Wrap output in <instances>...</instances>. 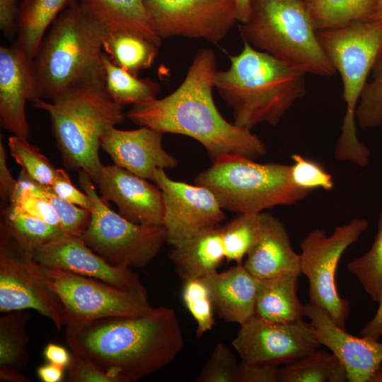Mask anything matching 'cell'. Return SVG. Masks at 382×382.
I'll return each instance as SVG.
<instances>
[{
	"instance_id": "7c38bea8",
	"label": "cell",
	"mask_w": 382,
	"mask_h": 382,
	"mask_svg": "<svg viewBox=\"0 0 382 382\" xmlns=\"http://www.w3.org/2000/svg\"><path fill=\"white\" fill-rule=\"evenodd\" d=\"M33 309L57 330L64 326V307L42 277L33 254L0 238V311Z\"/></svg>"
},
{
	"instance_id": "681fc988",
	"label": "cell",
	"mask_w": 382,
	"mask_h": 382,
	"mask_svg": "<svg viewBox=\"0 0 382 382\" xmlns=\"http://www.w3.org/2000/svg\"><path fill=\"white\" fill-rule=\"evenodd\" d=\"M37 374L43 382H59L63 377L64 368L48 362L37 369Z\"/></svg>"
},
{
	"instance_id": "836d02e7",
	"label": "cell",
	"mask_w": 382,
	"mask_h": 382,
	"mask_svg": "<svg viewBox=\"0 0 382 382\" xmlns=\"http://www.w3.org/2000/svg\"><path fill=\"white\" fill-rule=\"evenodd\" d=\"M347 267L371 299L378 303L382 296V211L371 247L364 255L349 262Z\"/></svg>"
},
{
	"instance_id": "f35d334b",
	"label": "cell",
	"mask_w": 382,
	"mask_h": 382,
	"mask_svg": "<svg viewBox=\"0 0 382 382\" xmlns=\"http://www.w3.org/2000/svg\"><path fill=\"white\" fill-rule=\"evenodd\" d=\"M33 183L40 195L52 205L64 232L81 237L89 224L91 211L62 199L54 192L50 186Z\"/></svg>"
},
{
	"instance_id": "d6a6232c",
	"label": "cell",
	"mask_w": 382,
	"mask_h": 382,
	"mask_svg": "<svg viewBox=\"0 0 382 382\" xmlns=\"http://www.w3.org/2000/svg\"><path fill=\"white\" fill-rule=\"evenodd\" d=\"M261 212L239 214L231 221L221 226V233L227 262L241 264L256 244L260 233Z\"/></svg>"
},
{
	"instance_id": "52a82bcc",
	"label": "cell",
	"mask_w": 382,
	"mask_h": 382,
	"mask_svg": "<svg viewBox=\"0 0 382 382\" xmlns=\"http://www.w3.org/2000/svg\"><path fill=\"white\" fill-rule=\"evenodd\" d=\"M238 30L243 42L294 69L323 76L336 73L303 0H251L250 16Z\"/></svg>"
},
{
	"instance_id": "f546056e",
	"label": "cell",
	"mask_w": 382,
	"mask_h": 382,
	"mask_svg": "<svg viewBox=\"0 0 382 382\" xmlns=\"http://www.w3.org/2000/svg\"><path fill=\"white\" fill-rule=\"evenodd\" d=\"M104 88L115 103L124 106L137 105L155 98L160 85L149 79H141L111 62L104 52Z\"/></svg>"
},
{
	"instance_id": "5bb4252c",
	"label": "cell",
	"mask_w": 382,
	"mask_h": 382,
	"mask_svg": "<svg viewBox=\"0 0 382 382\" xmlns=\"http://www.w3.org/2000/svg\"><path fill=\"white\" fill-rule=\"evenodd\" d=\"M232 345L243 361L279 366L306 356L320 344L303 319L278 322L254 315L240 325Z\"/></svg>"
},
{
	"instance_id": "cb8c5ba5",
	"label": "cell",
	"mask_w": 382,
	"mask_h": 382,
	"mask_svg": "<svg viewBox=\"0 0 382 382\" xmlns=\"http://www.w3.org/2000/svg\"><path fill=\"white\" fill-rule=\"evenodd\" d=\"M170 258L182 280L203 278L217 272L225 258L221 226L205 228L173 246Z\"/></svg>"
},
{
	"instance_id": "b9f144b4",
	"label": "cell",
	"mask_w": 382,
	"mask_h": 382,
	"mask_svg": "<svg viewBox=\"0 0 382 382\" xmlns=\"http://www.w3.org/2000/svg\"><path fill=\"white\" fill-rule=\"evenodd\" d=\"M67 369L68 382H112V379L96 365L73 352Z\"/></svg>"
},
{
	"instance_id": "30bf717a",
	"label": "cell",
	"mask_w": 382,
	"mask_h": 382,
	"mask_svg": "<svg viewBox=\"0 0 382 382\" xmlns=\"http://www.w3.org/2000/svg\"><path fill=\"white\" fill-rule=\"evenodd\" d=\"M39 272L64 307V326L110 316L151 313L145 290H127L102 280L42 266Z\"/></svg>"
},
{
	"instance_id": "3957f363",
	"label": "cell",
	"mask_w": 382,
	"mask_h": 382,
	"mask_svg": "<svg viewBox=\"0 0 382 382\" xmlns=\"http://www.w3.org/2000/svg\"><path fill=\"white\" fill-rule=\"evenodd\" d=\"M243 42L239 54L228 55L229 68L216 71L214 88L232 109L234 125L250 130L262 122L277 125L306 95V74Z\"/></svg>"
},
{
	"instance_id": "7a4b0ae2",
	"label": "cell",
	"mask_w": 382,
	"mask_h": 382,
	"mask_svg": "<svg viewBox=\"0 0 382 382\" xmlns=\"http://www.w3.org/2000/svg\"><path fill=\"white\" fill-rule=\"evenodd\" d=\"M75 352L112 382H135L169 364L184 345L174 309L155 308L146 315L110 316L65 326Z\"/></svg>"
},
{
	"instance_id": "bcb514c9",
	"label": "cell",
	"mask_w": 382,
	"mask_h": 382,
	"mask_svg": "<svg viewBox=\"0 0 382 382\" xmlns=\"http://www.w3.org/2000/svg\"><path fill=\"white\" fill-rule=\"evenodd\" d=\"M18 0H0V28L11 37L17 33L19 4Z\"/></svg>"
},
{
	"instance_id": "6da1fadb",
	"label": "cell",
	"mask_w": 382,
	"mask_h": 382,
	"mask_svg": "<svg viewBox=\"0 0 382 382\" xmlns=\"http://www.w3.org/2000/svg\"><path fill=\"white\" fill-rule=\"evenodd\" d=\"M216 59L213 50L200 48L177 89L163 98L132 105L126 117L163 134H182L197 140L212 162L224 155L255 161L267 154L265 143L250 129L226 121L214 103Z\"/></svg>"
},
{
	"instance_id": "8fae6325",
	"label": "cell",
	"mask_w": 382,
	"mask_h": 382,
	"mask_svg": "<svg viewBox=\"0 0 382 382\" xmlns=\"http://www.w3.org/2000/svg\"><path fill=\"white\" fill-rule=\"evenodd\" d=\"M364 219H354L337 226L329 236L323 228L310 231L300 243L301 273L308 280L310 303L325 310L333 322L345 330L349 302L342 298L335 285V272L344 252L367 229Z\"/></svg>"
},
{
	"instance_id": "4dcf8cb0",
	"label": "cell",
	"mask_w": 382,
	"mask_h": 382,
	"mask_svg": "<svg viewBox=\"0 0 382 382\" xmlns=\"http://www.w3.org/2000/svg\"><path fill=\"white\" fill-rule=\"evenodd\" d=\"M316 30L344 25L359 21L369 20L376 0H303Z\"/></svg>"
},
{
	"instance_id": "f5cc1de1",
	"label": "cell",
	"mask_w": 382,
	"mask_h": 382,
	"mask_svg": "<svg viewBox=\"0 0 382 382\" xmlns=\"http://www.w3.org/2000/svg\"><path fill=\"white\" fill-rule=\"evenodd\" d=\"M369 20L382 21V0H376L374 10Z\"/></svg>"
},
{
	"instance_id": "d590c367",
	"label": "cell",
	"mask_w": 382,
	"mask_h": 382,
	"mask_svg": "<svg viewBox=\"0 0 382 382\" xmlns=\"http://www.w3.org/2000/svg\"><path fill=\"white\" fill-rule=\"evenodd\" d=\"M371 72L372 80L364 86L355 112L363 129L382 126V46Z\"/></svg>"
},
{
	"instance_id": "4fadbf2b",
	"label": "cell",
	"mask_w": 382,
	"mask_h": 382,
	"mask_svg": "<svg viewBox=\"0 0 382 382\" xmlns=\"http://www.w3.org/2000/svg\"><path fill=\"white\" fill-rule=\"evenodd\" d=\"M145 6L162 40L183 37L216 44L237 21L233 0H145Z\"/></svg>"
},
{
	"instance_id": "8992f818",
	"label": "cell",
	"mask_w": 382,
	"mask_h": 382,
	"mask_svg": "<svg viewBox=\"0 0 382 382\" xmlns=\"http://www.w3.org/2000/svg\"><path fill=\"white\" fill-rule=\"evenodd\" d=\"M319 42L341 76L346 112L334 156L365 167L370 153L359 141L356 109L369 74L382 46V21H354L342 26L316 30Z\"/></svg>"
},
{
	"instance_id": "d4e9b609",
	"label": "cell",
	"mask_w": 382,
	"mask_h": 382,
	"mask_svg": "<svg viewBox=\"0 0 382 382\" xmlns=\"http://www.w3.org/2000/svg\"><path fill=\"white\" fill-rule=\"evenodd\" d=\"M300 273L291 272L259 279L255 315L273 321L294 322L303 319L304 304L297 296Z\"/></svg>"
},
{
	"instance_id": "4316f807",
	"label": "cell",
	"mask_w": 382,
	"mask_h": 382,
	"mask_svg": "<svg viewBox=\"0 0 382 382\" xmlns=\"http://www.w3.org/2000/svg\"><path fill=\"white\" fill-rule=\"evenodd\" d=\"M65 234L62 228L7 204L1 208L0 238L33 254L36 250Z\"/></svg>"
},
{
	"instance_id": "d6986e66",
	"label": "cell",
	"mask_w": 382,
	"mask_h": 382,
	"mask_svg": "<svg viewBox=\"0 0 382 382\" xmlns=\"http://www.w3.org/2000/svg\"><path fill=\"white\" fill-rule=\"evenodd\" d=\"M33 60L14 43L0 47V120L1 126L13 135L28 139V101L39 99Z\"/></svg>"
},
{
	"instance_id": "ffe728a7",
	"label": "cell",
	"mask_w": 382,
	"mask_h": 382,
	"mask_svg": "<svg viewBox=\"0 0 382 382\" xmlns=\"http://www.w3.org/2000/svg\"><path fill=\"white\" fill-rule=\"evenodd\" d=\"M163 135L149 127L134 130L112 127L102 136L100 147L115 165L154 182L157 169L173 168L178 164L163 148Z\"/></svg>"
},
{
	"instance_id": "5b68a950",
	"label": "cell",
	"mask_w": 382,
	"mask_h": 382,
	"mask_svg": "<svg viewBox=\"0 0 382 382\" xmlns=\"http://www.w3.org/2000/svg\"><path fill=\"white\" fill-rule=\"evenodd\" d=\"M33 103L50 115L64 165L84 171L93 182L103 165L99 157L101 137L125 121L124 106L111 99L103 83L74 89L53 100L39 98Z\"/></svg>"
},
{
	"instance_id": "60d3db41",
	"label": "cell",
	"mask_w": 382,
	"mask_h": 382,
	"mask_svg": "<svg viewBox=\"0 0 382 382\" xmlns=\"http://www.w3.org/2000/svg\"><path fill=\"white\" fill-rule=\"evenodd\" d=\"M291 178L296 186L311 191L318 188L325 190L333 188L332 176L318 163L297 154L291 155Z\"/></svg>"
},
{
	"instance_id": "83f0119b",
	"label": "cell",
	"mask_w": 382,
	"mask_h": 382,
	"mask_svg": "<svg viewBox=\"0 0 382 382\" xmlns=\"http://www.w3.org/2000/svg\"><path fill=\"white\" fill-rule=\"evenodd\" d=\"M159 47L143 37L124 32L107 33L103 46L112 63L135 76L151 66Z\"/></svg>"
},
{
	"instance_id": "8d00e7d4",
	"label": "cell",
	"mask_w": 382,
	"mask_h": 382,
	"mask_svg": "<svg viewBox=\"0 0 382 382\" xmlns=\"http://www.w3.org/2000/svg\"><path fill=\"white\" fill-rule=\"evenodd\" d=\"M183 302L197 323L196 334L201 337L215 323L214 308L209 286L204 277L183 280Z\"/></svg>"
},
{
	"instance_id": "ee69618b",
	"label": "cell",
	"mask_w": 382,
	"mask_h": 382,
	"mask_svg": "<svg viewBox=\"0 0 382 382\" xmlns=\"http://www.w3.org/2000/svg\"><path fill=\"white\" fill-rule=\"evenodd\" d=\"M279 366L248 363L238 364L236 382H278Z\"/></svg>"
},
{
	"instance_id": "74e56055",
	"label": "cell",
	"mask_w": 382,
	"mask_h": 382,
	"mask_svg": "<svg viewBox=\"0 0 382 382\" xmlns=\"http://www.w3.org/2000/svg\"><path fill=\"white\" fill-rule=\"evenodd\" d=\"M8 204L50 225L62 228L52 205L37 191L33 181L22 171Z\"/></svg>"
},
{
	"instance_id": "277c9868",
	"label": "cell",
	"mask_w": 382,
	"mask_h": 382,
	"mask_svg": "<svg viewBox=\"0 0 382 382\" xmlns=\"http://www.w3.org/2000/svg\"><path fill=\"white\" fill-rule=\"evenodd\" d=\"M106 34L73 0L52 23L33 59L39 98L53 100L74 89L103 83Z\"/></svg>"
},
{
	"instance_id": "ab89813d",
	"label": "cell",
	"mask_w": 382,
	"mask_h": 382,
	"mask_svg": "<svg viewBox=\"0 0 382 382\" xmlns=\"http://www.w3.org/2000/svg\"><path fill=\"white\" fill-rule=\"evenodd\" d=\"M238 364L230 349L222 343L214 347L208 361L195 380L197 382H236Z\"/></svg>"
},
{
	"instance_id": "9c48e42d",
	"label": "cell",
	"mask_w": 382,
	"mask_h": 382,
	"mask_svg": "<svg viewBox=\"0 0 382 382\" xmlns=\"http://www.w3.org/2000/svg\"><path fill=\"white\" fill-rule=\"evenodd\" d=\"M79 172L83 190L93 201L89 224L81 237L83 242L113 266H146L166 242L164 228L136 224L114 212L97 195L88 174Z\"/></svg>"
},
{
	"instance_id": "ba28073f",
	"label": "cell",
	"mask_w": 382,
	"mask_h": 382,
	"mask_svg": "<svg viewBox=\"0 0 382 382\" xmlns=\"http://www.w3.org/2000/svg\"><path fill=\"white\" fill-rule=\"evenodd\" d=\"M195 183L209 190L222 209L238 214L294 204L312 192L293 183L291 166L259 163L236 155L218 158L196 176Z\"/></svg>"
},
{
	"instance_id": "ac0fdd59",
	"label": "cell",
	"mask_w": 382,
	"mask_h": 382,
	"mask_svg": "<svg viewBox=\"0 0 382 382\" xmlns=\"http://www.w3.org/2000/svg\"><path fill=\"white\" fill-rule=\"evenodd\" d=\"M105 202H114L127 220L163 226L164 204L161 189L116 165L101 167L93 180Z\"/></svg>"
},
{
	"instance_id": "44dd1931",
	"label": "cell",
	"mask_w": 382,
	"mask_h": 382,
	"mask_svg": "<svg viewBox=\"0 0 382 382\" xmlns=\"http://www.w3.org/2000/svg\"><path fill=\"white\" fill-rule=\"evenodd\" d=\"M247 256L244 267L259 279L291 272L301 274L299 254L292 248L283 224L270 213L261 212L260 236Z\"/></svg>"
},
{
	"instance_id": "603a6c76",
	"label": "cell",
	"mask_w": 382,
	"mask_h": 382,
	"mask_svg": "<svg viewBox=\"0 0 382 382\" xmlns=\"http://www.w3.org/2000/svg\"><path fill=\"white\" fill-rule=\"evenodd\" d=\"M82 9L107 33L124 32L143 37L158 46L162 39L151 23L145 0H77Z\"/></svg>"
},
{
	"instance_id": "7bdbcfd3",
	"label": "cell",
	"mask_w": 382,
	"mask_h": 382,
	"mask_svg": "<svg viewBox=\"0 0 382 382\" xmlns=\"http://www.w3.org/2000/svg\"><path fill=\"white\" fill-rule=\"evenodd\" d=\"M50 187L54 192L62 199L91 211L93 199L74 186L64 170L57 168L55 179Z\"/></svg>"
},
{
	"instance_id": "db71d44e",
	"label": "cell",
	"mask_w": 382,
	"mask_h": 382,
	"mask_svg": "<svg viewBox=\"0 0 382 382\" xmlns=\"http://www.w3.org/2000/svg\"><path fill=\"white\" fill-rule=\"evenodd\" d=\"M370 382H382V364L376 371Z\"/></svg>"
},
{
	"instance_id": "9a60e30c",
	"label": "cell",
	"mask_w": 382,
	"mask_h": 382,
	"mask_svg": "<svg viewBox=\"0 0 382 382\" xmlns=\"http://www.w3.org/2000/svg\"><path fill=\"white\" fill-rule=\"evenodd\" d=\"M154 183L161 189L164 204L166 242L177 245L201 231L219 226L226 219L214 195L207 188L170 178L159 168Z\"/></svg>"
},
{
	"instance_id": "f6af8a7d",
	"label": "cell",
	"mask_w": 382,
	"mask_h": 382,
	"mask_svg": "<svg viewBox=\"0 0 382 382\" xmlns=\"http://www.w3.org/2000/svg\"><path fill=\"white\" fill-rule=\"evenodd\" d=\"M18 180H15L6 163V150L2 140H0V197L4 208L8 203L15 190Z\"/></svg>"
},
{
	"instance_id": "7402d4cb",
	"label": "cell",
	"mask_w": 382,
	"mask_h": 382,
	"mask_svg": "<svg viewBox=\"0 0 382 382\" xmlns=\"http://www.w3.org/2000/svg\"><path fill=\"white\" fill-rule=\"evenodd\" d=\"M213 308L217 315L240 325L255 315L258 279L242 264L206 277Z\"/></svg>"
},
{
	"instance_id": "e575fe53",
	"label": "cell",
	"mask_w": 382,
	"mask_h": 382,
	"mask_svg": "<svg viewBox=\"0 0 382 382\" xmlns=\"http://www.w3.org/2000/svg\"><path fill=\"white\" fill-rule=\"evenodd\" d=\"M8 145L11 156L27 177L41 185H52L57 168L36 146L30 144L28 139L15 135L8 137Z\"/></svg>"
},
{
	"instance_id": "e0dca14e",
	"label": "cell",
	"mask_w": 382,
	"mask_h": 382,
	"mask_svg": "<svg viewBox=\"0 0 382 382\" xmlns=\"http://www.w3.org/2000/svg\"><path fill=\"white\" fill-rule=\"evenodd\" d=\"M304 315L320 345L330 349L345 368L347 381L370 382L382 364V342L347 332L325 310L310 302L304 304Z\"/></svg>"
},
{
	"instance_id": "7dc6e473",
	"label": "cell",
	"mask_w": 382,
	"mask_h": 382,
	"mask_svg": "<svg viewBox=\"0 0 382 382\" xmlns=\"http://www.w3.org/2000/svg\"><path fill=\"white\" fill-rule=\"evenodd\" d=\"M44 356L49 363L66 368L71 360V355L62 346L50 342L44 350Z\"/></svg>"
},
{
	"instance_id": "f907efd6",
	"label": "cell",
	"mask_w": 382,
	"mask_h": 382,
	"mask_svg": "<svg viewBox=\"0 0 382 382\" xmlns=\"http://www.w3.org/2000/svg\"><path fill=\"white\" fill-rule=\"evenodd\" d=\"M237 21L245 23L250 13L251 0H233Z\"/></svg>"
},
{
	"instance_id": "1f68e13d",
	"label": "cell",
	"mask_w": 382,
	"mask_h": 382,
	"mask_svg": "<svg viewBox=\"0 0 382 382\" xmlns=\"http://www.w3.org/2000/svg\"><path fill=\"white\" fill-rule=\"evenodd\" d=\"M30 314L25 311L0 317V371L22 372L28 363L26 325Z\"/></svg>"
},
{
	"instance_id": "484cf974",
	"label": "cell",
	"mask_w": 382,
	"mask_h": 382,
	"mask_svg": "<svg viewBox=\"0 0 382 382\" xmlns=\"http://www.w3.org/2000/svg\"><path fill=\"white\" fill-rule=\"evenodd\" d=\"M73 0H23L19 4L18 47L33 59L47 29Z\"/></svg>"
},
{
	"instance_id": "2e32d148",
	"label": "cell",
	"mask_w": 382,
	"mask_h": 382,
	"mask_svg": "<svg viewBox=\"0 0 382 382\" xmlns=\"http://www.w3.org/2000/svg\"><path fill=\"white\" fill-rule=\"evenodd\" d=\"M33 259L42 266L100 279L123 289H146L130 267L109 264L81 237L65 233L36 250Z\"/></svg>"
},
{
	"instance_id": "f1b7e54d",
	"label": "cell",
	"mask_w": 382,
	"mask_h": 382,
	"mask_svg": "<svg viewBox=\"0 0 382 382\" xmlns=\"http://www.w3.org/2000/svg\"><path fill=\"white\" fill-rule=\"evenodd\" d=\"M347 381L345 368L333 354L318 349L279 369L278 382Z\"/></svg>"
},
{
	"instance_id": "816d5d0a",
	"label": "cell",
	"mask_w": 382,
	"mask_h": 382,
	"mask_svg": "<svg viewBox=\"0 0 382 382\" xmlns=\"http://www.w3.org/2000/svg\"><path fill=\"white\" fill-rule=\"evenodd\" d=\"M0 381L2 382H30V380L21 372L14 371H0Z\"/></svg>"
},
{
	"instance_id": "c3c4849f",
	"label": "cell",
	"mask_w": 382,
	"mask_h": 382,
	"mask_svg": "<svg viewBox=\"0 0 382 382\" xmlns=\"http://www.w3.org/2000/svg\"><path fill=\"white\" fill-rule=\"evenodd\" d=\"M360 334L373 340H379L382 337V296L378 307L373 318L361 329Z\"/></svg>"
}]
</instances>
